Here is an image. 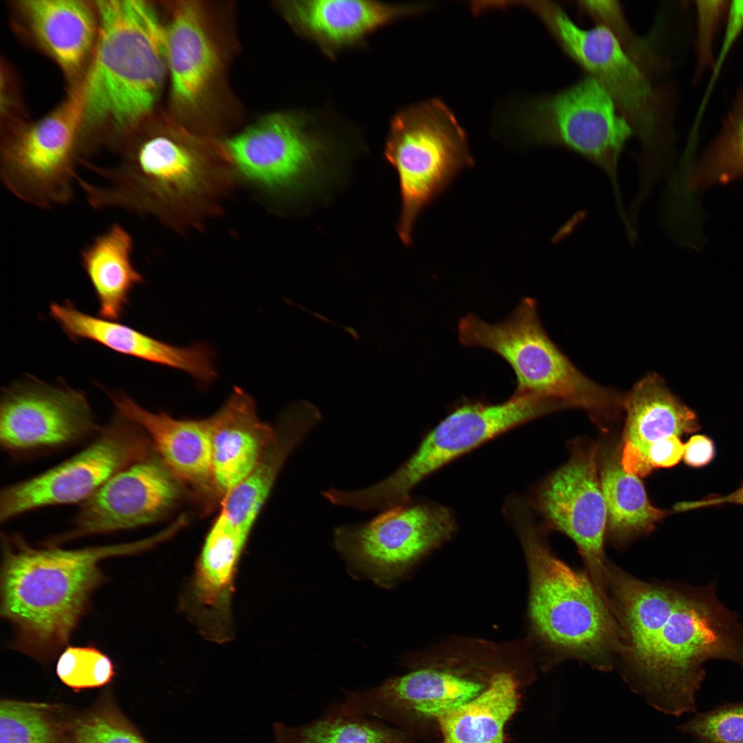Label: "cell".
Masks as SVG:
<instances>
[{"mask_svg": "<svg viewBox=\"0 0 743 743\" xmlns=\"http://www.w3.org/2000/svg\"><path fill=\"white\" fill-rule=\"evenodd\" d=\"M522 6L539 18L561 50L611 96L640 143V182L654 185L665 167L671 140L665 94L607 27L581 28L552 1H524Z\"/></svg>", "mask_w": 743, "mask_h": 743, "instance_id": "obj_6", "label": "cell"}, {"mask_svg": "<svg viewBox=\"0 0 743 743\" xmlns=\"http://www.w3.org/2000/svg\"><path fill=\"white\" fill-rule=\"evenodd\" d=\"M715 453V445L711 439L704 435H695L685 444L682 457L688 466L700 468L711 462Z\"/></svg>", "mask_w": 743, "mask_h": 743, "instance_id": "obj_40", "label": "cell"}, {"mask_svg": "<svg viewBox=\"0 0 743 743\" xmlns=\"http://www.w3.org/2000/svg\"><path fill=\"white\" fill-rule=\"evenodd\" d=\"M158 544L155 535L117 544L35 548L18 533H2L0 614L14 631L12 648L39 661L68 643L94 591L105 580L99 563Z\"/></svg>", "mask_w": 743, "mask_h": 743, "instance_id": "obj_2", "label": "cell"}, {"mask_svg": "<svg viewBox=\"0 0 743 743\" xmlns=\"http://www.w3.org/2000/svg\"><path fill=\"white\" fill-rule=\"evenodd\" d=\"M727 504L743 506V484L737 489L726 495L709 496L698 501L679 503L676 508L678 510H687Z\"/></svg>", "mask_w": 743, "mask_h": 743, "instance_id": "obj_41", "label": "cell"}, {"mask_svg": "<svg viewBox=\"0 0 743 743\" xmlns=\"http://www.w3.org/2000/svg\"><path fill=\"white\" fill-rule=\"evenodd\" d=\"M116 411L140 427L162 462L200 499L218 495L213 480L207 418L176 419L151 412L125 394H111Z\"/></svg>", "mask_w": 743, "mask_h": 743, "instance_id": "obj_20", "label": "cell"}, {"mask_svg": "<svg viewBox=\"0 0 743 743\" xmlns=\"http://www.w3.org/2000/svg\"><path fill=\"white\" fill-rule=\"evenodd\" d=\"M45 706L10 700L0 704V743H56Z\"/></svg>", "mask_w": 743, "mask_h": 743, "instance_id": "obj_31", "label": "cell"}, {"mask_svg": "<svg viewBox=\"0 0 743 743\" xmlns=\"http://www.w3.org/2000/svg\"><path fill=\"white\" fill-rule=\"evenodd\" d=\"M600 485L607 508V527L618 542L650 532L667 512L652 506L639 477L623 469L612 455L605 459Z\"/></svg>", "mask_w": 743, "mask_h": 743, "instance_id": "obj_29", "label": "cell"}, {"mask_svg": "<svg viewBox=\"0 0 743 743\" xmlns=\"http://www.w3.org/2000/svg\"><path fill=\"white\" fill-rule=\"evenodd\" d=\"M606 576L620 634L617 664L656 710L695 713L708 661H729L743 672V623L721 602L715 583H647L610 563Z\"/></svg>", "mask_w": 743, "mask_h": 743, "instance_id": "obj_1", "label": "cell"}, {"mask_svg": "<svg viewBox=\"0 0 743 743\" xmlns=\"http://www.w3.org/2000/svg\"><path fill=\"white\" fill-rule=\"evenodd\" d=\"M166 56L173 100L182 107L195 105L218 61L198 8L192 3L177 6L166 28Z\"/></svg>", "mask_w": 743, "mask_h": 743, "instance_id": "obj_26", "label": "cell"}, {"mask_svg": "<svg viewBox=\"0 0 743 743\" xmlns=\"http://www.w3.org/2000/svg\"><path fill=\"white\" fill-rule=\"evenodd\" d=\"M579 3L596 24L603 25L613 32L627 54L649 75L663 68L662 58L650 43L633 32L618 2L581 1Z\"/></svg>", "mask_w": 743, "mask_h": 743, "instance_id": "obj_32", "label": "cell"}, {"mask_svg": "<svg viewBox=\"0 0 743 743\" xmlns=\"http://www.w3.org/2000/svg\"><path fill=\"white\" fill-rule=\"evenodd\" d=\"M83 120L82 83L54 110L37 121L14 127L1 146L0 175L15 197L47 209L74 197L75 164Z\"/></svg>", "mask_w": 743, "mask_h": 743, "instance_id": "obj_11", "label": "cell"}, {"mask_svg": "<svg viewBox=\"0 0 743 743\" xmlns=\"http://www.w3.org/2000/svg\"><path fill=\"white\" fill-rule=\"evenodd\" d=\"M729 1L724 0L696 1V57L697 73L711 69L715 56L713 40L720 22L726 14Z\"/></svg>", "mask_w": 743, "mask_h": 743, "instance_id": "obj_37", "label": "cell"}, {"mask_svg": "<svg viewBox=\"0 0 743 743\" xmlns=\"http://www.w3.org/2000/svg\"><path fill=\"white\" fill-rule=\"evenodd\" d=\"M184 486L154 453L116 473L80 504L71 528L47 543L58 546L158 521L178 504Z\"/></svg>", "mask_w": 743, "mask_h": 743, "instance_id": "obj_15", "label": "cell"}, {"mask_svg": "<svg viewBox=\"0 0 743 743\" xmlns=\"http://www.w3.org/2000/svg\"><path fill=\"white\" fill-rule=\"evenodd\" d=\"M275 743H411L408 733L332 704L320 718L297 726L274 724Z\"/></svg>", "mask_w": 743, "mask_h": 743, "instance_id": "obj_30", "label": "cell"}, {"mask_svg": "<svg viewBox=\"0 0 743 743\" xmlns=\"http://www.w3.org/2000/svg\"><path fill=\"white\" fill-rule=\"evenodd\" d=\"M510 507L530 578L529 614L538 636L561 658L583 662L607 671L616 665L620 634L610 604L587 572L557 558L526 515L524 507Z\"/></svg>", "mask_w": 743, "mask_h": 743, "instance_id": "obj_5", "label": "cell"}, {"mask_svg": "<svg viewBox=\"0 0 743 743\" xmlns=\"http://www.w3.org/2000/svg\"><path fill=\"white\" fill-rule=\"evenodd\" d=\"M120 147L122 157L114 166L80 162L100 177L99 184L77 177L94 209L150 215L177 231L199 228L220 213L237 177L223 147L207 153L165 135Z\"/></svg>", "mask_w": 743, "mask_h": 743, "instance_id": "obj_3", "label": "cell"}, {"mask_svg": "<svg viewBox=\"0 0 743 743\" xmlns=\"http://www.w3.org/2000/svg\"><path fill=\"white\" fill-rule=\"evenodd\" d=\"M450 671L422 668L387 679L378 686L345 691L340 704L407 733L420 720L433 718L475 698L486 687Z\"/></svg>", "mask_w": 743, "mask_h": 743, "instance_id": "obj_18", "label": "cell"}, {"mask_svg": "<svg viewBox=\"0 0 743 743\" xmlns=\"http://www.w3.org/2000/svg\"><path fill=\"white\" fill-rule=\"evenodd\" d=\"M502 125L529 142L566 148L588 159L609 177L620 201L618 163L634 133L611 96L592 76L513 104Z\"/></svg>", "mask_w": 743, "mask_h": 743, "instance_id": "obj_7", "label": "cell"}, {"mask_svg": "<svg viewBox=\"0 0 743 743\" xmlns=\"http://www.w3.org/2000/svg\"><path fill=\"white\" fill-rule=\"evenodd\" d=\"M73 732L76 743H147L121 715L111 710L76 720Z\"/></svg>", "mask_w": 743, "mask_h": 743, "instance_id": "obj_35", "label": "cell"}, {"mask_svg": "<svg viewBox=\"0 0 743 743\" xmlns=\"http://www.w3.org/2000/svg\"><path fill=\"white\" fill-rule=\"evenodd\" d=\"M321 419L312 405L301 402L288 408L275 428L273 440L251 473L222 497L220 512L250 534L281 468Z\"/></svg>", "mask_w": 743, "mask_h": 743, "instance_id": "obj_25", "label": "cell"}, {"mask_svg": "<svg viewBox=\"0 0 743 743\" xmlns=\"http://www.w3.org/2000/svg\"><path fill=\"white\" fill-rule=\"evenodd\" d=\"M279 6L299 36L334 58L363 44L379 29L419 14L431 6L371 0H292L280 2Z\"/></svg>", "mask_w": 743, "mask_h": 743, "instance_id": "obj_19", "label": "cell"}, {"mask_svg": "<svg viewBox=\"0 0 743 743\" xmlns=\"http://www.w3.org/2000/svg\"><path fill=\"white\" fill-rule=\"evenodd\" d=\"M50 313L73 340L88 339L118 353L184 371L200 384L215 375L214 354L204 343L173 346L116 321L85 314L70 302L52 303Z\"/></svg>", "mask_w": 743, "mask_h": 743, "instance_id": "obj_21", "label": "cell"}, {"mask_svg": "<svg viewBox=\"0 0 743 743\" xmlns=\"http://www.w3.org/2000/svg\"><path fill=\"white\" fill-rule=\"evenodd\" d=\"M207 421L213 483L223 497L254 470L273 440L275 428L259 419L252 398L236 387Z\"/></svg>", "mask_w": 743, "mask_h": 743, "instance_id": "obj_23", "label": "cell"}, {"mask_svg": "<svg viewBox=\"0 0 743 743\" xmlns=\"http://www.w3.org/2000/svg\"><path fill=\"white\" fill-rule=\"evenodd\" d=\"M455 530V519L446 508L410 499L367 522L336 528L334 543L354 572L386 586Z\"/></svg>", "mask_w": 743, "mask_h": 743, "instance_id": "obj_13", "label": "cell"}, {"mask_svg": "<svg viewBox=\"0 0 743 743\" xmlns=\"http://www.w3.org/2000/svg\"><path fill=\"white\" fill-rule=\"evenodd\" d=\"M144 430L116 411L84 449L32 477L6 486L0 494V521L52 505L81 504L110 478L155 452Z\"/></svg>", "mask_w": 743, "mask_h": 743, "instance_id": "obj_12", "label": "cell"}, {"mask_svg": "<svg viewBox=\"0 0 743 743\" xmlns=\"http://www.w3.org/2000/svg\"><path fill=\"white\" fill-rule=\"evenodd\" d=\"M532 298L521 300L506 320L490 323L473 314L458 323L457 334L466 347L487 349L513 369L517 391L534 392L568 406L588 409L602 387L581 373L548 337Z\"/></svg>", "mask_w": 743, "mask_h": 743, "instance_id": "obj_10", "label": "cell"}, {"mask_svg": "<svg viewBox=\"0 0 743 743\" xmlns=\"http://www.w3.org/2000/svg\"><path fill=\"white\" fill-rule=\"evenodd\" d=\"M318 117L274 112L227 139L223 148L237 175L264 191L282 192L319 169L329 142Z\"/></svg>", "mask_w": 743, "mask_h": 743, "instance_id": "obj_14", "label": "cell"}, {"mask_svg": "<svg viewBox=\"0 0 743 743\" xmlns=\"http://www.w3.org/2000/svg\"><path fill=\"white\" fill-rule=\"evenodd\" d=\"M95 6L98 34L82 81L83 129H105L120 145L155 104L167 71L166 29L144 1Z\"/></svg>", "mask_w": 743, "mask_h": 743, "instance_id": "obj_4", "label": "cell"}, {"mask_svg": "<svg viewBox=\"0 0 743 743\" xmlns=\"http://www.w3.org/2000/svg\"><path fill=\"white\" fill-rule=\"evenodd\" d=\"M385 155L398 173L401 213L397 230L412 243L416 221L464 169L474 165L467 136L455 115L434 98L407 106L391 118Z\"/></svg>", "mask_w": 743, "mask_h": 743, "instance_id": "obj_8", "label": "cell"}, {"mask_svg": "<svg viewBox=\"0 0 743 743\" xmlns=\"http://www.w3.org/2000/svg\"><path fill=\"white\" fill-rule=\"evenodd\" d=\"M626 413L621 464L628 473L647 475L650 446L671 435L680 436L700 429L698 418L668 389L655 373L647 374L623 396Z\"/></svg>", "mask_w": 743, "mask_h": 743, "instance_id": "obj_22", "label": "cell"}, {"mask_svg": "<svg viewBox=\"0 0 743 743\" xmlns=\"http://www.w3.org/2000/svg\"><path fill=\"white\" fill-rule=\"evenodd\" d=\"M711 161L722 174L743 172V91L724 122Z\"/></svg>", "mask_w": 743, "mask_h": 743, "instance_id": "obj_36", "label": "cell"}, {"mask_svg": "<svg viewBox=\"0 0 743 743\" xmlns=\"http://www.w3.org/2000/svg\"><path fill=\"white\" fill-rule=\"evenodd\" d=\"M100 429L80 391L32 381L6 389L1 400L0 444L14 456L70 446Z\"/></svg>", "mask_w": 743, "mask_h": 743, "instance_id": "obj_16", "label": "cell"}, {"mask_svg": "<svg viewBox=\"0 0 743 743\" xmlns=\"http://www.w3.org/2000/svg\"><path fill=\"white\" fill-rule=\"evenodd\" d=\"M134 241L120 224L114 223L80 252V262L98 300V315L118 321L129 294L144 281L132 261Z\"/></svg>", "mask_w": 743, "mask_h": 743, "instance_id": "obj_27", "label": "cell"}, {"mask_svg": "<svg viewBox=\"0 0 743 743\" xmlns=\"http://www.w3.org/2000/svg\"><path fill=\"white\" fill-rule=\"evenodd\" d=\"M56 674L67 686L78 691L103 686L115 675L110 658L95 646H67L56 664Z\"/></svg>", "mask_w": 743, "mask_h": 743, "instance_id": "obj_33", "label": "cell"}, {"mask_svg": "<svg viewBox=\"0 0 743 743\" xmlns=\"http://www.w3.org/2000/svg\"><path fill=\"white\" fill-rule=\"evenodd\" d=\"M518 699L517 682L511 674L493 675L475 698L435 718L442 743H503L504 726Z\"/></svg>", "mask_w": 743, "mask_h": 743, "instance_id": "obj_28", "label": "cell"}, {"mask_svg": "<svg viewBox=\"0 0 743 743\" xmlns=\"http://www.w3.org/2000/svg\"><path fill=\"white\" fill-rule=\"evenodd\" d=\"M685 444L678 436L671 435L656 441L648 452V461L652 469L670 468L676 465L684 454Z\"/></svg>", "mask_w": 743, "mask_h": 743, "instance_id": "obj_39", "label": "cell"}, {"mask_svg": "<svg viewBox=\"0 0 743 743\" xmlns=\"http://www.w3.org/2000/svg\"><path fill=\"white\" fill-rule=\"evenodd\" d=\"M678 729L700 743H743V702L698 713Z\"/></svg>", "mask_w": 743, "mask_h": 743, "instance_id": "obj_34", "label": "cell"}, {"mask_svg": "<svg viewBox=\"0 0 743 743\" xmlns=\"http://www.w3.org/2000/svg\"><path fill=\"white\" fill-rule=\"evenodd\" d=\"M536 505L547 522L576 544L586 572L608 601L604 538L607 508L597 472L596 451L580 448L541 486Z\"/></svg>", "mask_w": 743, "mask_h": 743, "instance_id": "obj_17", "label": "cell"}, {"mask_svg": "<svg viewBox=\"0 0 743 743\" xmlns=\"http://www.w3.org/2000/svg\"><path fill=\"white\" fill-rule=\"evenodd\" d=\"M567 407L558 400L515 390L506 401H467L457 407L422 440L394 473L365 488L366 504L384 510L411 499L413 488L450 461L528 421Z\"/></svg>", "mask_w": 743, "mask_h": 743, "instance_id": "obj_9", "label": "cell"}, {"mask_svg": "<svg viewBox=\"0 0 743 743\" xmlns=\"http://www.w3.org/2000/svg\"><path fill=\"white\" fill-rule=\"evenodd\" d=\"M742 31L743 1L735 0L729 1L726 12V23L722 45L718 53L715 57L713 66L711 69V78L708 82L706 91L696 114L694 125L693 126V131L695 129H698V127L700 125L704 110L706 108L715 83L719 78L720 71H722V67L726 61L725 60L727 58L728 55Z\"/></svg>", "mask_w": 743, "mask_h": 743, "instance_id": "obj_38", "label": "cell"}, {"mask_svg": "<svg viewBox=\"0 0 743 743\" xmlns=\"http://www.w3.org/2000/svg\"><path fill=\"white\" fill-rule=\"evenodd\" d=\"M34 41L75 80L93 54L98 34L95 5L80 0H23L18 4Z\"/></svg>", "mask_w": 743, "mask_h": 743, "instance_id": "obj_24", "label": "cell"}]
</instances>
